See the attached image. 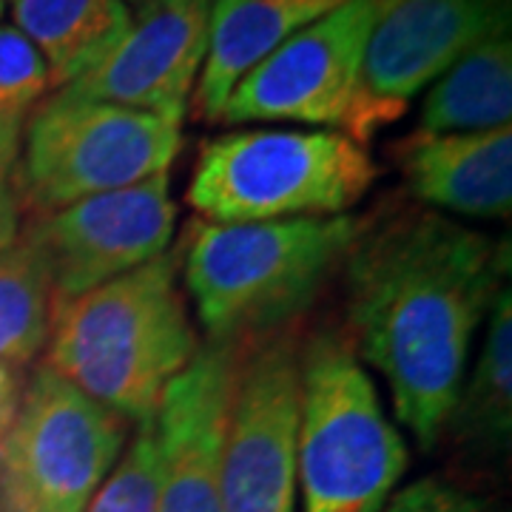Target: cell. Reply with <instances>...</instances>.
<instances>
[{
    "label": "cell",
    "instance_id": "6da1fadb",
    "mask_svg": "<svg viewBox=\"0 0 512 512\" xmlns=\"http://www.w3.org/2000/svg\"><path fill=\"white\" fill-rule=\"evenodd\" d=\"M342 271L350 345L390 384L396 416L419 447H436L470 345L507 285L510 242L436 208H396L365 222Z\"/></svg>",
    "mask_w": 512,
    "mask_h": 512
},
{
    "label": "cell",
    "instance_id": "7a4b0ae2",
    "mask_svg": "<svg viewBox=\"0 0 512 512\" xmlns=\"http://www.w3.org/2000/svg\"><path fill=\"white\" fill-rule=\"evenodd\" d=\"M180 242L74 299L52 302L46 362L128 424L154 421L165 387L200 350L180 288Z\"/></svg>",
    "mask_w": 512,
    "mask_h": 512
},
{
    "label": "cell",
    "instance_id": "3957f363",
    "mask_svg": "<svg viewBox=\"0 0 512 512\" xmlns=\"http://www.w3.org/2000/svg\"><path fill=\"white\" fill-rule=\"evenodd\" d=\"M365 217L194 220L183 248V282L208 339L251 342L285 330L311 308L348 262Z\"/></svg>",
    "mask_w": 512,
    "mask_h": 512
},
{
    "label": "cell",
    "instance_id": "277c9868",
    "mask_svg": "<svg viewBox=\"0 0 512 512\" xmlns=\"http://www.w3.org/2000/svg\"><path fill=\"white\" fill-rule=\"evenodd\" d=\"M376 177L367 148L342 131H234L200 148L185 200L220 225L339 217Z\"/></svg>",
    "mask_w": 512,
    "mask_h": 512
},
{
    "label": "cell",
    "instance_id": "5b68a950",
    "mask_svg": "<svg viewBox=\"0 0 512 512\" xmlns=\"http://www.w3.org/2000/svg\"><path fill=\"white\" fill-rule=\"evenodd\" d=\"M404 470V439L350 339L313 336L302 348L296 447L305 512H382Z\"/></svg>",
    "mask_w": 512,
    "mask_h": 512
},
{
    "label": "cell",
    "instance_id": "8992f818",
    "mask_svg": "<svg viewBox=\"0 0 512 512\" xmlns=\"http://www.w3.org/2000/svg\"><path fill=\"white\" fill-rule=\"evenodd\" d=\"M180 143V123L60 89L40 100L23 123L12 168L20 211L26 205L35 214H49L165 174Z\"/></svg>",
    "mask_w": 512,
    "mask_h": 512
},
{
    "label": "cell",
    "instance_id": "52a82bcc",
    "mask_svg": "<svg viewBox=\"0 0 512 512\" xmlns=\"http://www.w3.org/2000/svg\"><path fill=\"white\" fill-rule=\"evenodd\" d=\"M382 0H348L313 20L259 60L231 92L222 120H293L342 131L359 146L387 123L399 120L404 103L367 92L365 52Z\"/></svg>",
    "mask_w": 512,
    "mask_h": 512
},
{
    "label": "cell",
    "instance_id": "ba28073f",
    "mask_svg": "<svg viewBox=\"0 0 512 512\" xmlns=\"http://www.w3.org/2000/svg\"><path fill=\"white\" fill-rule=\"evenodd\" d=\"M128 430L123 416L40 365L0 439V512H83Z\"/></svg>",
    "mask_w": 512,
    "mask_h": 512
},
{
    "label": "cell",
    "instance_id": "9c48e42d",
    "mask_svg": "<svg viewBox=\"0 0 512 512\" xmlns=\"http://www.w3.org/2000/svg\"><path fill=\"white\" fill-rule=\"evenodd\" d=\"M302 348L291 330L245 345L225 433L222 512H293Z\"/></svg>",
    "mask_w": 512,
    "mask_h": 512
},
{
    "label": "cell",
    "instance_id": "30bf717a",
    "mask_svg": "<svg viewBox=\"0 0 512 512\" xmlns=\"http://www.w3.org/2000/svg\"><path fill=\"white\" fill-rule=\"evenodd\" d=\"M177 225L168 171L94 194L20 228L46 259L52 302L74 299L168 251Z\"/></svg>",
    "mask_w": 512,
    "mask_h": 512
},
{
    "label": "cell",
    "instance_id": "8fae6325",
    "mask_svg": "<svg viewBox=\"0 0 512 512\" xmlns=\"http://www.w3.org/2000/svg\"><path fill=\"white\" fill-rule=\"evenodd\" d=\"M248 342L205 339L165 387L154 416L157 512H222V456L237 367Z\"/></svg>",
    "mask_w": 512,
    "mask_h": 512
},
{
    "label": "cell",
    "instance_id": "7c38bea8",
    "mask_svg": "<svg viewBox=\"0 0 512 512\" xmlns=\"http://www.w3.org/2000/svg\"><path fill=\"white\" fill-rule=\"evenodd\" d=\"M211 0H151L123 40L63 92L183 123L208 49Z\"/></svg>",
    "mask_w": 512,
    "mask_h": 512
},
{
    "label": "cell",
    "instance_id": "4fadbf2b",
    "mask_svg": "<svg viewBox=\"0 0 512 512\" xmlns=\"http://www.w3.org/2000/svg\"><path fill=\"white\" fill-rule=\"evenodd\" d=\"M510 0H382L365 52L367 92L404 103L484 37L510 29Z\"/></svg>",
    "mask_w": 512,
    "mask_h": 512
},
{
    "label": "cell",
    "instance_id": "5bb4252c",
    "mask_svg": "<svg viewBox=\"0 0 512 512\" xmlns=\"http://www.w3.org/2000/svg\"><path fill=\"white\" fill-rule=\"evenodd\" d=\"M404 185L421 205L501 220L512 205V128L424 134L399 146Z\"/></svg>",
    "mask_w": 512,
    "mask_h": 512
},
{
    "label": "cell",
    "instance_id": "9a60e30c",
    "mask_svg": "<svg viewBox=\"0 0 512 512\" xmlns=\"http://www.w3.org/2000/svg\"><path fill=\"white\" fill-rule=\"evenodd\" d=\"M342 3L348 0H211L194 114L211 123L222 120L231 92L259 60Z\"/></svg>",
    "mask_w": 512,
    "mask_h": 512
},
{
    "label": "cell",
    "instance_id": "2e32d148",
    "mask_svg": "<svg viewBox=\"0 0 512 512\" xmlns=\"http://www.w3.org/2000/svg\"><path fill=\"white\" fill-rule=\"evenodd\" d=\"M15 23L43 55L52 89L92 72L131 26L126 0H15Z\"/></svg>",
    "mask_w": 512,
    "mask_h": 512
},
{
    "label": "cell",
    "instance_id": "e0dca14e",
    "mask_svg": "<svg viewBox=\"0 0 512 512\" xmlns=\"http://www.w3.org/2000/svg\"><path fill=\"white\" fill-rule=\"evenodd\" d=\"M512 40L510 29L484 37L441 74L421 109L424 134H467L510 126Z\"/></svg>",
    "mask_w": 512,
    "mask_h": 512
},
{
    "label": "cell",
    "instance_id": "ac0fdd59",
    "mask_svg": "<svg viewBox=\"0 0 512 512\" xmlns=\"http://www.w3.org/2000/svg\"><path fill=\"white\" fill-rule=\"evenodd\" d=\"M512 427V296L504 285L487 313V336L470 382L461 384L444 433L476 447L498 450Z\"/></svg>",
    "mask_w": 512,
    "mask_h": 512
},
{
    "label": "cell",
    "instance_id": "d6986e66",
    "mask_svg": "<svg viewBox=\"0 0 512 512\" xmlns=\"http://www.w3.org/2000/svg\"><path fill=\"white\" fill-rule=\"evenodd\" d=\"M52 279L46 259L20 237L0 251V367L23 370L49 342Z\"/></svg>",
    "mask_w": 512,
    "mask_h": 512
},
{
    "label": "cell",
    "instance_id": "ffe728a7",
    "mask_svg": "<svg viewBox=\"0 0 512 512\" xmlns=\"http://www.w3.org/2000/svg\"><path fill=\"white\" fill-rule=\"evenodd\" d=\"M160 507V447L154 421L137 424L126 453L97 487L83 512H157Z\"/></svg>",
    "mask_w": 512,
    "mask_h": 512
},
{
    "label": "cell",
    "instance_id": "44dd1931",
    "mask_svg": "<svg viewBox=\"0 0 512 512\" xmlns=\"http://www.w3.org/2000/svg\"><path fill=\"white\" fill-rule=\"evenodd\" d=\"M52 89L43 55L18 26H0V117L23 126Z\"/></svg>",
    "mask_w": 512,
    "mask_h": 512
},
{
    "label": "cell",
    "instance_id": "7402d4cb",
    "mask_svg": "<svg viewBox=\"0 0 512 512\" xmlns=\"http://www.w3.org/2000/svg\"><path fill=\"white\" fill-rule=\"evenodd\" d=\"M382 512H487V504L444 478L430 476L393 495Z\"/></svg>",
    "mask_w": 512,
    "mask_h": 512
},
{
    "label": "cell",
    "instance_id": "603a6c76",
    "mask_svg": "<svg viewBox=\"0 0 512 512\" xmlns=\"http://www.w3.org/2000/svg\"><path fill=\"white\" fill-rule=\"evenodd\" d=\"M20 239V202L12 185V174L0 171V251Z\"/></svg>",
    "mask_w": 512,
    "mask_h": 512
},
{
    "label": "cell",
    "instance_id": "cb8c5ba5",
    "mask_svg": "<svg viewBox=\"0 0 512 512\" xmlns=\"http://www.w3.org/2000/svg\"><path fill=\"white\" fill-rule=\"evenodd\" d=\"M20 390H23V384H20L18 373L9 367H0V439L6 433V427L12 424L15 410H18Z\"/></svg>",
    "mask_w": 512,
    "mask_h": 512
},
{
    "label": "cell",
    "instance_id": "d4e9b609",
    "mask_svg": "<svg viewBox=\"0 0 512 512\" xmlns=\"http://www.w3.org/2000/svg\"><path fill=\"white\" fill-rule=\"evenodd\" d=\"M20 134H23V126L6 123L0 117V171H6V174H12V168L18 163Z\"/></svg>",
    "mask_w": 512,
    "mask_h": 512
},
{
    "label": "cell",
    "instance_id": "484cf974",
    "mask_svg": "<svg viewBox=\"0 0 512 512\" xmlns=\"http://www.w3.org/2000/svg\"><path fill=\"white\" fill-rule=\"evenodd\" d=\"M134 3H137V6H143V3H151V0H134Z\"/></svg>",
    "mask_w": 512,
    "mask_h": 512
},
{
    "label": "cell",
    "instance_id": "4316f807",
    "mask_svg": "<svg viewBox=\"0 0 512 512\" xmlns=\"http://www.w3.org/2000/svg\"><path fill=\"white\" fill-rule=\"evenodd\" d=\"M0 15H3V0H0Z\"/></svg>",
    "mask_w": 512,
    "mask_h": 512
}]
</instances>
